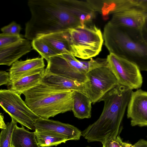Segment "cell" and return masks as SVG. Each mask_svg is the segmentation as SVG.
<instances>
[{"label":"cell","instance_id":"obj_3","mask_svg":"<svg viewBox=\"0 0 147 147\" xmlns=\"http://www.w3.org/2000/svg\"><path fill=\"white\" fill-rule=\"evenodd\" d=\"M103 39L109 52L147 71V43L141 31L115 24L110 21L105 25Z\"/></svg>","mask_w":147,"mask_h":147},{"label":"cell","instance_id":"obj_26","mask_svg":"<svg viewBox=\"0 0 147 147\" xmlns=\"http://www.w3.org/2000/svg\"><path fill=\"white\" fill-rule=\"evenodd\" d=\"M21 29L20 26L13 21L7 25L4 26L1 28L3 33L14 35H18Z\"/></svg>","mask_w":147,"mask_h":147},{"label":"cell","instance_id":"obj_17","mask_svg":"<svg viewBox=\"0 0 147 147\" xmlns=\"http://www.w3.org/2000/svg\"><path fill=\"white\" fill-rule=\"evenodd\" d=\"M38 38L46 42L58 55H72L67 30L45 35Z\"/></svg>","mask_w":147,"mask_h":147},{"label":"cell","instance_id":"obj_23","mask_svg":"<svg viewBox=\"0 0 147 147\" xmlns=\"http://www.w3.org/2000/svg\"><path fill=\"white\" fill-rule=\"evenodd\" d=\"M17 123L11 119V121L6 124V127L1 129L0 134V147H11L12 133Z\"/></svg>","mask_w":147,"mask_h":147},{"label":"cell","instance_id":"obj_32","mask_svg":"<svg viewBox=\"0 0 147 147\" xmlns=\"http://www.w3.org/2000/svg\"><path fill=\"white\" fill-rule=\"evenodd\" d=\"M11 147H15L14 146H13L11 145Z\"/></svg>","mask_w":147,"mask_h":147},{"label":"cell","instance_id":"obj_10","mask_svg":"<svg viewBox=\"0 0 147 147\" xmlns=\"http://www.w3.org/2000/svg\"><path fill=\"white\" fill-rule=\"evenodd\" d=\"M127 117L132 126L147 127V91H132L127 107Z\"/></svg>","mask_w":147,"mask_h":147},{"label":"cell","instance_id":"obj_21","mask_svg":"<svg viewBox=\"0 0 147 147\" xmlns=\"http://www.w3.org/2000/svg\"><path fill=\"white\" fill-rule=\"evenodd\" d=\"M34 132L38 144L40 147L57 146L68 141L65 137L53 133L36 129Z\"/></svg>","mask_w":147,"mask_h":147},{"label":"cell","instance_id":"obj_31","mask_svg":"<svg viewBox=\"0 0 147 147\" xmlns=\"http://www.w3.org/2000/svg\"><path fill=\"white\" fill-rule=\"evenodd\" d=\"M7 125L5 123L4 120V116L1 113L0 114V128L1 129L5 128Z\"/></svg>","mask_w":147,"mask_h":147},{"label":"cell","instance_id":"obj_5","mask_svg":"<svg viewBox=\"0 0 147 147\" xmlns=\"http://www.w3.org/2000/svg\"><path fill=\"white\" fill-rule=\"evenodd\" d=\"M72 55L87 59L97 55L101 51L103 37L100 30L92 24L67 30Z\"/></svg>","mask_w":147,"mask_h":147},{"label":"cell","instance_id":"obj_2","mask_svg":"<svg viewBox=\"0 0 147 147\" xmlns=\"http://www.w3.org/2000/svg\"><path fill=\"white\" fill-rule=\"evenodd\" d=\"M133 90L119 84L106 93L99 102L104 106L98 119L82 132L89 142L102 144L108 139L115 138L121 131V125Z\"/></svg>","mask_w":147,"mask_h":147},{"label":"cell","instance_id":"obj_15","mask_svg":"<svg viewBox=\"0 0 147 147\" xmlns=\"http://www.w3.org/2000/svg\"><path fill=\"white\" fill-rule=\"evenodd\" d=\"M40 83L59 90L76 91L86 95L84 83L45 71Z\"/></svg>","mask_w":147,"mask_h":147},{"label":"cell","instance_id":"obj_18","mask_svg":"<svg viewBox=\"0 0 147 147\" xmlns=\"http://www.w3.org/2000/svg\"><path fill=\"white\" fill-rule=\"evenodd\" d=\"M92 102L89 97L81 92L72 91V107L74 116L80 119L90 118Z\"/></svg>","mask_w":147,"mask_h":147},{"label":"cell","instance_id":"obj_28","mask_svg":"<svg viewBox=\"0 0 147 147\" xmlns=\"http://www.w3.org/2000/svg\"><path fill=\"white\" fill-rule=\"evenodd\" d=\"M134 7L147 11V0H132Z\"/></svg>","mask_w":147,"mask_h":147},{"label":"cell","instance_id":"obj_4","mask_svg":"<svg viewBox=\"0 0 147 147\" xmlns=\"http://www.w3.org/2000/svg\"><path fill=\"white\" fill-rule=\"evenodd\" d=\"M23 94L28 107L43 119H48L72 110V91L61 90L40 83Z\"/></svg>","mask_w":147,"mask_h":147},{"label":"cell","instance_id":"obj_22","mask_svg":"<svg viewBox=\"0 0 147 147\" xmlns=\"http://www.w3.org/2000/svg\"><path fill=\"white\" fill-rule=\"evenodd\" d=\"M31 43L33 48L47 62L51 57L58 55L49 45L40 38L32 40Z\"/></svg>","mask_w":147,"mask_h":147},{"label":"cell","instance_id":"obj_30","mask_svg":"<svg viewBox=\"0 0 147 147\" xmlns=\"http://www.w3.org/2000/svg\"><path fill=\"white\" fill-rule=\"evenodd\" d=\"M140 30L144 40L147 43V22L144 27Z\"/></svg>","mask_w":147,"mask_h":147},{"label":"cell","instance_id":"obj_19","mask_svg":"<svg viewBox=\"0 0 147 147\" xmlns=\"http://www.w3.org/2000/svg\"><path fill=\"white\" fill-rule=\"evenodd\" d=\"M16 124L12 136L11 145L15 147H40L38 144L34 132L29 131L24 126Z\"/></svg>","mask_w":147,"mask_h":147},{"label":"cell","instance_id":"obj_9","mask_svg":"<svg viewBox=\"0 0 147 147\" xmlns=\"http://www.w3.org/2000/svg\"><path fill=\"white\" fill-rule=\"evenodd\" d=\"M45 72L61 76L83 83L88 81L86 74L81 71V61L73 55L63 54L51 57Z\"/></svg>","mask_w":147,"mask_h":147},{"label":"cell","instance_id":"obj_8","mask_svg":"<svg viewBox=\"0 0 147 147\" xmlns=\"http://www.w3.org/2000/svg\"><path fill=\"white\" fill-rule=\"evenodd\" d=\"M118 84L132 90L140 89L143 83L140 70L133 63L112 53L107 58Z\"/></svg>","mask_w":147,"mask_h":147},{"label":"cell","instance_id":"obj_11","mask_svg":"<svg viewBox=\"0 0 147 147\" xmlns=\"http://www.w3.org/2000/svg\"><path fill=\"white\" fill-rule=\"evenodd\" d=\"M110 21L117 25L141 30L147 22V11L133 7L113 14Z\"/></svg>","mask_w":147,"mask_h":147},{"label":"cell","instance_id":"obj_14","mask_svg":"<svg viewBox=\"0 0 147 147\" xmlns=\"http://www.w3.org/2000/svg\"><path fill=\"white\" fill-rule=\"evenodd\" d=\"M31 42L27 39L11 45L0 48V64L10 66L22 56L30 52Z\"/></svg>","mask_w":147,"mask_h":147},{"label":"cell","instance_id":"obj_7","mask_svg":"<svg viewBox=\"0 0 147 147\" xmlns=\"http://www.w3.org/2000/svg\"><path fill=\"white\" fill-rule=\"evenodd\" d=\"M86 76L88 81L84 83L86 93L93 104L119 84L109 65L94 69Z\"/></svg>","mask_w":147,"mask_h":147},{"label":"cell","instance_id":"obj_1","mask_svg":"<svg viewBox=\"0 0 147 147\" xmlns=\"http://www.w3.org/2000/svg\"><path fill=\"white\" fill-rule=\"evenodd\" d=\"M27 4L31 14L25 24L24 37L28 40L84 26L65 0H29Z\"/></svg>","mask_w":147,"mask_h":147},{"label":"cell","instance_id":"obj_16","mask_svg":"<svg viewBox=\"0 0 147 147\" xmlns=\"http://www.w3.org/2000/svg\"><path fill=\"white\" fill-rule=\"evenodd\" d=\"M95 12L103 16L134 7L132 0H87Z\"/></svg>","mask_w":147,"mask_h":147},{"label":"cell","instance_id":"obj_24","mask_svg":"<svg viewBox=\"0 0 147 147\" xmlns=\"http://www.w3.org/2000/svg\"><path fill=\"white\" fill-rule=\"evenodd\" d=\"M23 36L11 35L2 33L0 34V48L7 47L15 43L22 39Z\"/></svg>","mask_w":147,"mask_h":147},{"label":"cell","instance_id":"obj_13","mask_svg":"<svg viewBox=\"0 0 147 147\" xmlns=\"http://www.w3.org/2000/svg\"><path fill=\"white\" fill-rule=\"evenodd\" d=\"M45 66L44 59L42 57L18 60L11 65L9 70L10 84L25 77L43 72Z\"/></svg>","mask_w":147,"mask_h":147},{"label":"cell","instance_id":"obj_33","mask_svg":"<svg viewBox=\"0 0 147 147\" xmlns=\"http://www.w3.org/2000/svg\"></svg>","mask_w":147,"mask_h":147},{"label":"cell","instance_id":"obj_29","mask_svg":"<svg viewBox=\"0 0 147 147\" xmlns=\"http://www.w3.org/2000/svg\"><path fill=\"white\" fill-rule=\"evenodd\" d=\"M131 147H147V141L140 140Z\"/></svg>","mask_w":147,"mask_h":147},{"label":"cell","instance_id":"obj_20","mask_svg":"<svg viewBox=\"0 0 147 147\" xmlns=\"http://www.w3.org/2000/svg\"><path fill=\"white\" fill-rule=\"evenodd\" d=\"M44 72L27 76L10 83L7 86L20 95L40 83Z\"/></svg>","mask_w":147,"mask_h":147},{"label":"cell","instance_id":"obj_6","mask_svg":"<svg viewBox=\"0 0 147 147\" xmlns=\"http://www.w3.org/2000/svg\"><path fill=\"white\" fill-rule=\"evenodd\" d=\"M0 105L12 119L28 129L35 130V124L40 117L28 107L20 95L9 89L0 90Z\"/></svg>","mask_w":147,"mask_h":147},{"label":"cell","instance_id":"obj_12","mask_svg":"<svg viewBox=\"0 0 147 147\" xmlns=\"http://www.w3.org/2000/svg\"><path fill=\"white\" fill-rule=\"evenodd\" d=\"M35 129L53 133L66 138L68 140H77L82 136V132L71 125L57 121L39 118L35 124Z\"/></svg>","mask_w":147,"mask_h":147},{"label":"cell","instance_id":"obj_25","mask_svg":"<svg viewBox=\"0 0 147 147\" xmlns=\"http://www.w3.org/2000/svg\"><path fill=\"white\" fill-rule=\"evenodd\" d=\"M102 147H131L132 145L123 142L119 136L115 138L106 140L102 144Z\"/></svg>","mask_w":147,"mask_h":147},{"label":"cell","instance_id":"obj_27","mask_svg":"<svg viewBox=\"0 0 147 147\" xmlns=\"http://www.w3.org/2000/svg\"><path fill=\"white\" fill-rule=\"evenodd\" d=\"M10 82V76L9 72L4 71H0V86L3 85L8 86Z\"/></svg>","mask_w":147,"mask_h":147}]
</instances>
